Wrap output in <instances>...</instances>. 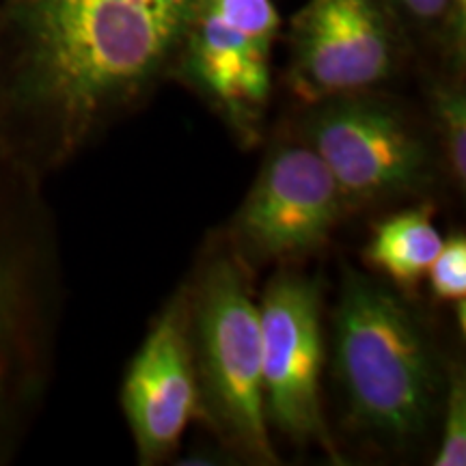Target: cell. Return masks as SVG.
I'll use <instances>...</instances> for the list:
<instances>
[{"instance_id":"cell-10","label":"cell","mask_w":466,"mask_h":466,"mask_svg":"<svg viewBox=\"0 0 466 466\" xmlns=\"http://www.w3.org/2000/svg\"><path fill=\"white\" fill-rule=\"evenodd\" d=\"M445 238L428 206L404 208L376 225L365 261L395 288L410 289L425 279Z\"/></svg>"},{"instance_id":"cell-6","label":"cell","mask_w":466,"mask_h":466,"mask_svg":"<svg viewBox=\"0 0 466 466\" xmlns=\"http://www.w3.org/2000/svg\"><path fill=\"white\" fill-rule=\"evenodd\" d=\"M259 302L261 380L270 428L296 445L337 456L322 406L326 341L322 288L300 272H279Z\"/></svg>"},{"instance_id":"cell-15","label":"cell","mask_w":466,"mask_h":466,"mask_svg":"<svg viewBox=\"0 0 466 466\" xmlns=\"http://www.w3.org/2000/svg\"><path fill=\"white\" fill-rule=\"evenodd\" d=\"M400 7L419 22H432L450 14V0H398Z\"/></svg>"},{"instance_id":"cell-12","label":"cell","mask_w":466,"mask_h":466,"mask_svg":"<svg viewBox=\"0 0 466 466\" xmlns=\"http://www.w3.org/2000/svg\"><path fill=\"white\" fill-rule=\"evenodd\" d=\"M25 281L15 261L0 250V398L14 363L25 319Z\"/></svg>"},{"instance_id":"cell-7","label":"cell","mask_w":466,"mask_h":466,"mask_svg":"<svg viewBox=\"0 0 466 466\" xmlns=\"http://www.w3.org/2000/svg\"><path fill=\"white\" fill-rule=\"evenodd\" d=\"M346 209L339 186L311 145H277L233 217V255L244 264L307 258L329 242Z\"/></svg>"},{"instance_id":"cell-5","label":"cell","mask_w":466,"mask_h":466,"mask_svg":"<svg viewBox=\"0 0 466 466\" xmlns=\"http://www.w3.org/2000/svg\"><path fill=\"white\" fill-rule=\"evenodd\" d=\"M279 31L272 0H197L177 55L199 96L250 145L261 137L270 102Z\"/></svg>"},{"instance_id":"cell-2","label":"cell","mask_w":466,"mask_h":466,"mask_svg":"<svg viewBox=\"0 0 466 466\" xmlns=\"http://www.w3.org/2000/svg\"><path fill=\"white\" fill-rule=\"evenodd\" d=\"M330 371L354 432L387 451L425 439L445 382L419 313L382 279L346 268L330 313Z\"/></svg>"},{"instance_id":"cell-13","label":"cell","mask_w":466,"mask_h":466,"mask_svg":"<svg viewBox=\"0 0 466 466\" xmlns=\"http://www.w3.org/2000/svg\"><path fill=\"white\" fill-rule=\"evenodd\" d=\"M442 434L434 466L466 464V382L460 367H451L442 391Z\"/></svg>"},{"instance_id":"cell-11","label":"cell","mask_w":466,"mask_h":466,"mask_svg":"<svg viewBox=\"0 0 466 466\" xmlns=\"http://www.w3.org/2000/svg\"><path fill=\"white\" fill-rule=\"evenodd\" d=\"M434 130L447 173L460 188L466 182V102L458 89H439L434 96Z\"/></svg>"},{"instance_id":"cell-1","label":"cell","mask_w":466,"mask_h":466,"mask_svg":"<svg viewBox=\"0 0 466 466\" xmlns=\"http://www.w3.org/2000/svg\"><path fill=\"white\" fill-rule=\"evenodd\" d=\"M197 0H25L26 93L66 143L147 91L182 50Z\"/></svg>"},{"instance_id":"cell-16","label":"cell","mask_w":466,"mask_h":466,"mask_svg":"<svg viewBox=\"0 0 466 466\" xmlns=\"http://www.w3.org/2000/svg\"><path fill=\"white\" fill-rule=\"evenodd\" d=\"M453 20V26L460 35L464 33V17H466V0H450V14H447Z\"/></svg>"},{"instance_id":"cell-14","label":"cell","mask_w":466,"mask_h":466,"mask_svg":"<svg viewBox=\"0 0 466 466\" xmlns=\"http://www.w3.org/2000/svg\"><path fill=\"white\" fill-rule=\"evenodd\" d=\"M430 291L439 302L466 307V238L462 233H451L436 255L428 270Z\"/></svg>"},{"instance_id":"cell-9","label":"cell","mask_w":466,"mask_h":466,"mask_svg":"<svg viewBox=\"0 0 466 466\" xmlns=\"http://www.w3.org/2000/svg\"><path fill=\"white\" fill-rule=\"evenodd\" d=\"M121 406L141 464L171 458L192 419L201 415L186 288L162 309L130 360Z\"/></svg>"},{"instance_id":"cell-4","label":"cell","mask_w":466,"mask_h":466,"mask_svg":"<svg viewBox=\"0 0 466 466\" xmlns=\"http://www.w3.org/2000/svg\"><path fill=\"white\" fill-rule=\"evenodd\" d=\"M305 141L335 177L348 208L421 195L434 182L430 138L398 106L367 93L318 102Z\"/></svg>"},{"instance_id":"cell-8","label":"cell","mask_w":466,"mask_h":466,"mask_svg":"<svg viewBox=\"0 0 466 466\" xmlns=\"http://www.w3.org/2000/svg\"><path fill=\"white\" fill-rule=\"evenodd\" d=\"M393 67L380 0H309L291 22V83L309 102L371 91Z\"/></svg>"},{"instance_id":"cell-3","label":"cell","mask_w":466,"mask_h":466,"mask_svg":"<svg viewBox=\"0 0 466 466\" xmlns=\"http://www.w3.org/2000/svg\"><path fill=\"white\" fill-rule=\"evenodd\" d=\"M186 299L201 415L238 456L277 464L264 408L259 302L242 261L229 253L209 258Z\"/></svg>"}]
</instances>
